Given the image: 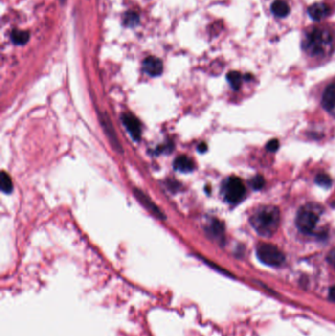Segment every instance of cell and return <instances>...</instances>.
Listing matches in <instances>:
<instances>
[{
	"label": "cell",
	"instance_id": "6",
	"mask_svg": "<svg viewBox=\"0 0 335 336\" xmlns=\"http://www.w3.org/2000/svg\"><path fill=\"white\" fill-rule=\"evenodd\" d=\"M333 12L332 5L326 1L315 2L308 8L309 16L315 22H319L331 15Z\"/></svg>",
	"mask_w": 335,
	"mask_h": 336
},
{
	"label": "cell",
	"instance_id": "9",
	"mask_svg": "<svg viewBox=\"0 0 335 336\" xmlns=\"http://www.w3.org/2000/svg\"><path fill=\"white\" fill-rule=\"evenodd\" d=\"M121 120L127 131L131 135L132 139L135 141H139L142 135V126L139 119L131 113H124L121 117Z\"/></svg>",
	"mask_w": 335,
	"mask_h": 336
},
{
	"label": "cell",
	"instance_id": "20",
	"mask_svg": "<svg viewBox=\"0 0 335 336\" xmlns=\"http://www.w3.org/2000/svg\"><path fill=\"white\" fill-rule=\"evenodd\" d=\"M264 185H265V179L261 175L254 177L251 181V186L253 187L254 190H261L264 187Z\"/></svg>",
	"mask_w": 335,
	"mask_h": 336
},
{
	"label": "cell",
	"instance_id": "24",
	"mask_svg": "<svg viewBox=\"0 0 335 336\" xmlns=\"http://www.w3.org/2000/svg\"><path fill=\"white\" fill-rule=\"evenodd\" d=\"M206 150H207V147H206V145L204 144V143H201L199 147H198V151L200 152V153H204V152H206Z\"/></svg>",
	"mask_w": 335,
	"mask_h": 336
},
{
	"label": "cell",
	"instance_id": "3",
	"mask_svg": "<svg viewBox=\"0 0 335 336\" xmlns=\"http://www.w3.org/2000/svg\"><path fill=\"white\" fill-rule=\"evenodd\" d=\"M321 211V206L315 203H308L302 206L296 216L298 229L305 234L313 233L317 225Z\"/></svg>",
	"mask_w": 335,
	"mask_h": 336
},
{
	"label": "cell",
	"instance_id": "13",
	"mask_svg": "<svg viewBox=\"0 0 335 336\" xmlns=\"http://www.w3.org/2000/svg\"><path fill=\"white\" fill-rule=\"evenodd\" d=\"M207 230L210 236L217 240L220 244L224 242V226H223V224L220 221H218L217 219H213L210 222V225Z\"/></svg>",
	"mask_w": 335,
	"mask_h": 336
},
{
	"label": "cell",
	"instance_id": "21",
	"mask_svg": "<svg viewBox=\"0 0 335 336\" xmlns=\"http://www.w3.org/2000/svg\"><path fill=\"white\" fill-rule=\"evenodd\" d=\"M278 148H279V143H278V141L275 140V139L269 141V142L268 143V145H267V150H268V152H271V153L276 152V151L278 150Z\"/></svg>",
	"mask_w": 335,
	"mask_h": 336
},
{
	"label": "cell",
	"instance_id": "16",
	"mask_svg": "<svg viewBox=\"0 0 335 336\" xmlns=\"http://www.w3.org/2000/svg\"><path fill=\"white\" fill-rule=\"evenodd\" d=\"M242 80H243L242 75L237 71H231L227 74V81L229 82V84L233 88V90H235L240 89V87L242 85Z\"/></svg>",
	"mask_w": 335,
	"mask_h": 336
},
{
	"label": "cell",
	"instance_id": "14",
	"mask_svg": "<svg viewBox=\"0 0 335 336\" xmlns=\"http://www.w3.org/2000/svg\"><path fill=\"white\" fill-rule=\"evenodd\" d=\"M271 12L277 18H284L290 13V7L284 0H275L271 4Z\"/></svg>",
	"mask_w": 335,
	"mask_h": 336
},
{
	"label": "cell",
	"instance_id": "4",
	"mask_svg": "<svg viewBox=\"0 0 335 336\" xmlns=\"http://www.w3.org/2000/svg\"><path fill=\"white\" fill-rule=\"evenodd\" d=\"M259 260L269 267H280L285 262L284 254L274 245L262 243L257 247Z\"/></svg>",
	"mask_w": 335,
	"mask_h": 336
},
{
	"label": "cell",
	"instance_id": "15",
	"mask_svg": "<svg viewBox=\"0 0 335 336\" xmlns=\"http://www.w3.org/2000/svg\"><path fill=\"white\" fill-rule=\"evenodd\" d=\"M11 40L15 45H24L29 42L30 34H29V32H26V31L14 30L11 33Z\"/></svg>",
	"mask_w": 335,
	"mask_h": 336
},
{
	"label": "cell",
	"instance_id": "5",
	"mask_svg": "<svg viewBox=\"0 0 335 336\" xmlns=\"http://www.w3.org/2000/svg\"><path fill=\"white\" fill-rule=\"evenodd\" d=\"M223 194L228 202L238 203L246 195V187L238 177H230L223 185Z\"/></svg>",
	"mask_w": 335,
	"mask_h": 336
},
{
	"label": "cell",
	"instance_id": "22",
	"mask_svg": "<svg viewBox=\"0 0 335 336\" xmlns=\"http://www.w3.org/2000/svg\"><path fill=\"white\" fill-rule=\"evenodd\" d=\"M327 261H328V263L334 268V269H335V248L333 249V250H331L330 251V253L328 254V256H327Z\"/></svg>",
	"mask_w": 335,
	"mask_h": 336
},
{
	"label": "cell",
	"instance_id": "8",
	"mask_svg": "<svg viewBox=\"0 0 335 336\" xmlns=\"http://www.w3.org/2000/svg\"><path fill=\"white\" fill-rule=\"evenodd\" d=\"M133 193L134 195L136 196L137 200L151 212L153 213L156 217L159 218V219H162L164 220L166 218V216L164 215V213L160 210V208L152 201V199L146 195L142 190H139V189H134L133 190Z\"/></svg>",
	"mask_w": 335,
	"mask_h": 336
},
{
	"label": "cell",
	"instance_id": "17",
	"mask_svg": "<svg viewBox=\"0 0 335 336\" xmlns=\"http://www.w3.org/2000/svg\"><path fill=\"white\" fill-rule=\"evenodd\" d=\"M0 183H1V191L5 194H10L13 190V182L11 177L9 176V174H7L6 172H2L1 173V180H0Z\"/></svg>",
	"mask_w": 335,
	"mask_h": 336
},
{
	"label": "cell",
	"instance_id": "2",
	"mask_svg": "<svg viewBox=\"0 0 335 336\" xmlns=\"http://www.w3.org/2000/svg\"><path fill=\"white\" fill-rule=\"evenodd\" d=\"M250 222L259 235L271 237L279 227L280 211L273 205L261 206L253 213Z\"/></svg>",
	"mask_w": 335,
	"mask_h": 336
},
{
	"label": "cell",
	"instance_id": "23",
	"mask_svg": "<svg viewBox=\"0 0 335 336\" xmlns=\"http://www.w3.org/2000/svg\"><path fill=\"white\" fill-rule=\"evenodd\" d=\"M328 296H329V299H330L331 301H334V302H335V285L332 286V287L329 289V294H328Z\"/></svg>",
	"mask_w": 335,
	"mask_h": 336
},
{
	"label": "cell",
	"instance_id": "18",
	"mask_svg": "<svg viewBox=\"0 0 335 336\" xmlns=\"http://www.w3.org/2000/svg\"><path fill=\"white\" fill-rule=\"evenodd\" d=\"M140 22V17L136 12L129 11L124 15L123 23L128 28H134L136 27Z\"/></svg>",
	"mask_w": 335,
	"mask_h": 336
},
{
	"label": "cell",
	"instance_id": "12",
	"mask_svg": "<svg viewBox=\"0 0 335 336\" xmlns=\"http://www.w3.org/2000/svg\"><path fill=\"white\" fill-rule=\"evenodd\" d=\"M195 162L187 156H180L174 161L175 170L182 173H190L195 169Z\"/></svg>",
	"mask_w": 335,
	"mask_h": 336
},
{
	"label": "cell",
	"instance_id": "19",
	"mask_svg": "<svg viewBox=\"0 0 335 336\" xmlns=\"http://www.w3.org/2000/svg\"><path fill=\"white\" fill-rule=\"evenodd\" d=\"M315 183H316L318 186L322 187V188H329V187L331 186L332 181H331V178H330L328 175L321 173V174H318V175L316 176V178H315Z\"/></svg>",
	"mask_w": 335,
	"mask_h": 336
},
{
	"label": "cell",
	"instance_id": "7",
	"mask_svg": "<svg viewBox=\"0 0 335 336\" xmlns=\"http://www.w3.org/2000/svg\"><path fill=\"white\" fill-rule=\"evenodd\" d=\"M99 120H100V123H101V126L103 127L104 129V132L106 134V136L108 137L111 145H112V147L114 148L115 151H117L118 153H123V149L120 145V142L117 138V135H116V132L114 130V127L112 125V123L110 122L109 118L105 115V114H102V113H99Z\"/></svg>",
	"mask_w": 335,
	"mask_h": 336
},
{
	"label": "cell",
	"instance_id": "10",
	"mask_svg": "<svg viewBox=\"0 0 335 336\" xmlns=\"http://www.w3.org/2000/svg\"><path fill=\"white\" fill-rule=\"evenodd\" d=\"M322 105L329 113L335 115V81L328 84L325 88L322 94Z\"/></svg>",
	"mask_w": 335,
	"mask_h": 336
},
{
	"label": "cell",
	"instance_id": "1",
	"mask_svg": "<svg viewBox=\"0 0 335 336\" xmlns=\"http://www.w3.org/2000/svg\"><path fill=\"white\" fill-rule=\"evenodd\" d=\"M301 46L307 57L327 60L335 52V24L322 22L308 26L303 31Z\"/></svg>",
	"mask_w": 335,
	"mask_h": 336
},
{
	"label": "cell",
	"instance_id": "11",
	"mask_svg": "<svg viewBox=\"0 0 335 336\" xmlns=\"http://www.w3.org/2000/svg\"><path fill=\"white\" fill-rule=\"evenodd\" d=\"M143 69L148 75L152 77H157L161 75L163 71V64L160 59L154 56H150L144 60Z\"/></svg>",
	"mask_w": 335,
	"mask_h": 336
}]
</instances>
